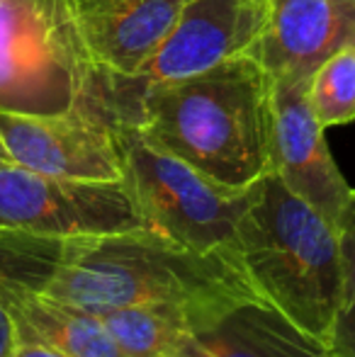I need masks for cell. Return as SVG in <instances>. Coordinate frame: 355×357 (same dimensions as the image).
Here are the masks:
<instances>
[{"label": "cell", "instance_id": "cell-2", "mask_svg": "<svg viewBox=\"0 0 355 357\" xmlns=\"http://www.w3.org/2000/svg\"><path fill=\"white\" fill-rule=\"evenodd\" d=\"M270 73L243 54L142 90L114 124H134L219 183L251 188L270 173Z\"/></svg>", "mask_w": 355, "mask_h": 357}, {"label": "cell", "instance_id": "cell-17", "mask_svg": "<svg viewBox=\"0 0 355 357\" xmlns=\"http://www.w3.org/2000/svg\"><path fill=\"white\" fill-rule=\"evenodd\" d=\"M10 357H68V355H61V353H56V350H49V348H44V345L17 343L13 353H10Z\"/></svg>", "mask_w": 355, "mask_h": 357}, {"label": "cell", "instance_id": "cell-9", "mask_svg": "<svg viewBox=\"0 0 355 357\" xmlns=\"http://www.w3.org/2000/svg\"><path fill=\"white\" fill-rule=\"evenodd\" d=\"M273 78V75H270ZM270 170L338 226L353 188L333 160L309 102V78L278 75L270 90Z\"/></svg>", "mask_w": 355, "mask_h": 357}, {"label": "cell", "instance_id": "cell-1", "mask_svg": "<svg viewBox=\"0 0 355 357\" xmlns=\"http://www.w3.org/2000/svg\"><path fill=\"white\" fill-rule=\"evenodd\" d=\"M42 291L98 316L124 306L178 304L202 328L234 306L261 301L236 260L192 253L146 226L63 241Z\"/></svg>", "mask_w": 355, "mask_h": 357}, {"label": "cell", "instance_id": "cell-10", "mask_svg": "<svg viewBox=\"0 0 355 357\" xmlns=\"http://www.w3.org/2000/svg\"><path fill=\"white\" fill-rule=\"evenodd\" d=\"M185 0H73L81 37L95 68L134 78L161 49Z\"/></svg>", "mask_w": 355, "mask_h": 357}, {"label": "cell", "instance_id": "cell-18", "mask_svg": "<svg viewBox=\"0 0 355 357\" xmlns=\"http://www.w3.org/2000/svg\"><path fill=\"white\" fill-rule=\"evenodd\" d=\"M3 165H13V158H10L8 149H5L3 139H0V168H3Z\"/></svg>", "mask_w": 355, "mask_h": 357}, {"label": "cell", "instance_id": "cell-7", "mask_svg": "<svg viewBox=\"0 0 355 357\" xmlns=\"http://www.w3.org/2000/svg\"><path fill=\"white\" fill-rule=\"evenodd\" d=\"M273 0H185L176 27L134 78L105 75L112 119L153 85L176 83L251 52L268 24Z\"/></svg>", "mask_w": 355, "mask_h": 357}, {"label": "cell", "instance_id": "cell-4", "mask_svg": "<svg viewBox=\"0 0 355 357\" xmlns=\"http://www.w3.org/2000/svg\"><path fill=\"white\" fill-rule=\"evenodd\" d=\"M124 160V183L142 226L199 255H222L241 265L236 231L253 188H232L192 168L134 124H114ZM243 270V268H241Z\"/></svg>", "mask_w": 355, "mask_h": 357}, {"label": "cell", "instance_id": "cell-13", "mask_svg": "<svg viewBox=\"0 0 355 357\" xmlns=\"http://www.w3.org/2000/svg\"><path fill=\"white\" fill-rule=\"evenodd\" d=\"M124 357H180L202 321L178 304H139L100 316Z\"/></svg>", "mask_w": 355, "mask_h": 357}, {"label": "cell", "instance_id": "cell-3", "mask_svg": "<svg viewBox=\"0 0 355 357\" xmlns=\"http://www.w3.org/2000/svg\"><path fill=\"white\" fill-rule=\"evenodd\" d=\"M236 245L258 299L326 343L341 304L338 226L270 170L253 188Z\"/></svg>", "mask_w": 355, "mask_h": 357}, {"label": "cell", "instance_id": "cell-19", "mask_svg": "<svg viewBox=\"0 0 355 357\" xmlns=\"http://www.w3.org/2000/svg\"><path fill=\"white\" fill-rule=\"evenodd\" d=\"M273 3H275V0H273Z\"/></svg>", "mask_w": 355, "mask_h": 357}, {"label": "cell", "instance_id": "cell-14", "mask_svg": "<svg viewBox=\"0 0 355 357\" xmlns=\"http://www.w3.org/2000/svg\"><path fill=\"white\" fill-rule=\"evenodd\" d=\"M309 102L324 129L355 122V42L333 52L309 75Z\"/></svg>", "mask_w": 355, "mask_h": 357}, {"label": "cell", "instance_id": "cell-15", "mask_svg": "<svg viewBox=\"0 0 355 357\" xmlns=\"http://www.w3.org/2000/svg\"><path fill=\"white\" fill-rule=\"evenodd\" d=\"M341 238V304L326 348L331 357H355V188L338 219Z\"/></svg>", "mask_w": 355, "mask_h": 357}, {"label": "cell", "instance_id": "cell-6", "mask_svg": "<svg viewBox=\"0 0 355 357\" xmlns=\"http://www.w3.org/2000/svg\"><path fill=\"white\" fill-rule=\"evenodd\" d=\"M142 226L127 183L71 180L37 170L0 168V229L44 238H86Z\"/></svg>", "mask_w": 355, "mask_h": 357}, {"label": "cell", "instance_id": "cell-16", "mask_svg": "<svg viewBox=\"0 0 355 357\" xmlns=\"http://www.w3.org/2000/svg\"><path fill=\"white\" fill-rule=\"evenodd\" d=\"M3 253H0V357H10V353L17 345V338H15V328H13V319H10L8 309L3 304Z\"/></svg>", "mask_w": 355, "mask_h": 357}, {"label": "cell", "instance_id": "cell-5", "mask_svg": "<svg viewBox=\"0 0 355 357\" xmlns=\"http://www.w3.org/2000/svg\"><path fill=\"white\" fill-rule=\"evenodd\" d=\"M98 85L73 0H0V112H68Z\"/></svg>", "mask_w": 355, "mask_h": 357}, {"label": "cell", "instance_id": "cell-8", "mask_svg": "<svg viewBox=\"0 0 355 357\" xmlns=\"http://www.w3.org/2000/svg\"><path fill=\"white\" fill-rule=\"evenodd\" d=\"M0 139L20 168L93 183L124 180L117 129L88 105L59 114L0 112Z\"/></svg>", "mask_w": 355, "mask_h": 357}, {"label": "cell", "instance_id": "cell-12", "mask_svg": "<svg viewBox=\"0 0 355 357\" xmlns=\"http://www.w3.org/2000/svg\"><path fill=\"white\" fill-rule=\"evenodd\" d=\"M180 357H331L326 343L268 306L246 301L190 335Z\"/></svg>", "mask_w": 355, "mask_h": 357}, {"label": "cell", "instance_id": "cell-11", "mask_svg": "<svg viewBox=\"0 0 355 357\" xmlns=\"http://www.w3.org/2000/svg\"><path fill=\"white\" fill-rule=\"evenodd\" d=\"M353 42L355 0H275L248 56L273 78H309L333 52Z\"/></svg>", "mask_w": 355, "mask_h": 357}]
</instances>
